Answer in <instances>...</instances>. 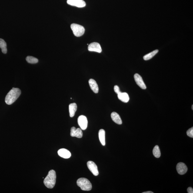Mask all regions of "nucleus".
Returning <instances> with one entry per match:
<instances>
[{
  "label": "nucleus",
  "mask_w": 193,
  "mask_h": 193,
  "mask_svg": "<svg viewBox=\"0 0 193 193\" xmlns=\"http://www.w3.org/2000/svg\"><path fill=\"white\" fill-rule=\"evenodd\" d=\"M99 138L100 142L103 146H105V131L104 130L101 129L99 131Z\"/></svg>",
  "instance_id": "16"
},
{
  "label": "nucleus",
  "mask_w": 193,
  "mask_h": 193,
  "mask_svg": "<svg viewBox=\"0 0 193 193\" xmlns=\"http://www.w3.org/2000/svg\"><path fill=\"white\" fill-rule=\"evenodd\" d=\"M111 117L113 121L118 124H121L122 122L121 117L116 112H113L111 114Z\"/></svg>",
  "instance_id": "15"
},
{
  "label": "nucleus",
  "mask_w": 193,
  "mask_h": 193,
  "mask_svg": "<svg viewBox=\"0 0 193 193\" xmlns=\"http://www.w3.org/2000/svg\"><path fill=\"white\" fill-rule=\"evenodd\" d=\"M187 192L188 193H193V189L191 187H188L187 188Z\"/></svg>",
  "instance_id": "24"
},
{
  "label": "nucleus",
  "mask_w": 193,
  "mask_h": 193,
  "mask_svg": "<svg viewBox=\"0 0 193 193\" xmlns=\"http://www.w3.org/2000/svg\"><path fill=\"white\" fill-rule=\"evenodd\" d=\"M58 155L63 158L67 159L71 157V154L68 150L64 148H61L58 151Z\"/></svg>",
  "instance_id": "12"
},
{
  "label": "nucleus",
  "mask_w": 193,
  "mask_h": 193,
  "mask_svg": "<svg viewBox=\"0 0 193 193\" xmlns=\"http://www.w3.org/2000/svg\"><path fill=\"white\" fill-rule=\"evenodd\" d=\"M67 3L69 5L78 8H83L86 6L85 2L83 0H67Z\"/></svg>",
  "instance_id": "6"
},
{
  "label": "nucleus",
  "mask_w": 193,
  "mask_h": 193,
  "mask_svg": "<svg viewBox=\"0 0 193 193\" xmlns=\"http://www.w3.org/2000/svg\"><path fill=\"white\" fill-rule=\"evenodd\" d=\"M78 123L81 130H84L86 129L88 126V120L85 116H79L78 119Z\"/></svg>",
  "instance_id": "5"
},
{
  "label": "nucleus",
  "mask_w": 193,
  "mask_h": 193,
  "mask_svg": "<svg viewBox=\"0 0 193 193\" xmlns=\"http://www.w3.org/2000/svg\"><path fill=\"white\" fill-rule=\"evenodd\" d=\"M134 77L136 83L140 88L144 89H146V86L143 81L142 77L139 74L137 73L135 74L134 75Z\"/></svg>",
  "instance_id": "9"
},
{
  "label": "nucleus",
  "mask_w": 193,
  "mask_h": 193,
  "mask_svg": "<svg viewBox=\"0 0 193 193\" xmlns=\"http://www.w3.org/2000/svg\"><path fill=\"white\" fill-rule=\"evenodd\" d=\"M21 93V91L19 89L13 88L6 96V104L8 105H11L13 104L16 101Z\"/></svg>",
  "instance_id": "1"
},
{
  "label": "nucleus",
  "mask_w": 193,
  "mask_h": 193,
  "mask_svg": "<svg viewBox=\"0 0 193 193\" xmlns=\"http://www.w3.org/2000/svg\"><path fill=\"white\" fill-rule=\"evenodd\" d=\"M89 83L92 91L95 93H97L98 92L99 88L98 84L95 80L91 79L89 81Z\"/></svg>",
  "instance_id": "13"
},
{
  "label": "nucleus",
  "mask_w": 193,
  "mask_h": 193,
  "mask_svg": "<svg viewBox=\"0 0 193 193\" xmlns=\"http://www.w3.org/2000/svg\"><path fill=\"white\" fill-rule=\"evenodd\" d=\"M71 136L73 137L81 138L83 136L82 131L79 128L76 129L75 127H71Z\"/></svg>",
  "instance_id": "11"
},
{
  "label": "nucleus",
  "mask_w": 193,
  "mask_h": 193,
  "mask_svg": "<svg viewBox=\"0 0 193 193\" xmlns=\"http://www.w3.org/2000/svg\"><path fill=\"white\" fill-rule=\"evenodd\" d=\"M7 46L5 41L2 39L0 38V48L1 49V51L4 54L7 53Z\"/></svg>",
  "instance_id": "18"
},
{
  "label": "nucleus",
  "mask_w": 193,
  "mask_h": 193,
  "mask_svg": "<svg viewBox=\"0 0 193 193\" xmlns=\"http://www.w3.org/2000/svg\"><path fill=\"white\" fill-rule=\"evenodd\" d=\"M192 110H193V105H192Z\"/></svg>",
  "instance_id": "26"
},
{
  "label": "nucleus",
  "mask_w": 193,
  "mask_h": 193,
  "mask_svg": "<svg viewBox=\"0 0 193 193\" xmlns=\"http://www.w3.org/2000/svg\"><path fill=\"white\" fill-rule=\"evenodd\" d=\"M56 179V175L55 172L54 170H51L49 172L48 175L44 179V185L48 188H52L55 185Z\"/></svg>",
  "instance_id": "2"
},
{
  "label": "nucleus",
  "mask_w": 193,
  "mask_h": 193,
  "mask_svg": "<svg viewBox=\"0 0 193 193\" xmlns=\"http://www.w3.org/2000/svg\"><path fill=\"white\" fill-rule=\"evenodd\" d=\"M77 185L83 191H90L92 188L91 183L87 178H79L77 180Z\"/></svg>",
  "instance_id": "3"
},
{
  "label": "nucleus",
  "mask_w": 193,
  "mask_h": 193,
  "mask_svg": "<svg viewBox=\"0 0 193 193\" xmlns=\"http://www.w3.org/2000/svg\"><path fill=\"white\" fill-rule=\"evenodd\" d=\"M89 51H95V52L100 53L102 51L101 45L100 44L97 42L91 43L89 45L88 47Z\"/></svg>",
  "instance_id": "8"
},
{
  "label": "nucleus",
  "mask_w": 193,
  "mask_h": 193,
  "mask_svg": "<svg viewBox=\"0 0 193 193\" xmlns=\"http://www.w3.org/2000/svg\"><path fill=\"white\" fill-rule=\"evenodd\" d=\"M69 112L70 117H73L75 115V112L77 110V105L75 103H72L69 104Z\"/></svg>",
  "instance_id": "17"
},
{
  "label": "nucleus",
  "mask_w": 193,
  "mask_h": 193,
  "mask_svg": "<svg viewBox=\"0 0 193 193\" xmlns=\"http://www.w3.org/2000/svg\"><path fill=\"white\" fill-rule=\"evenodd\" d=\"M114 91H115L117 94H118L121 92L120 91L119 87L117 85L114 86Z\"/></svg>",
  "instance_id": "23"
},
{
  "label": "nucleus",
  "mask_w": 193,
  "mask_h": 193,
  "mask_svg": "<svg viewBox=\"0 0 193 193\" xmlns=\"http://www.w3.org/2000/svg\"><path fill=\"white\" fill-rule=\"evenodd\" d=\"M27 61L31 64H35L38 62V60L37 58L32 56H28L26 58Z\"/></svg>",
  "instance_id": "21"
},
{
  "label": "nucleus",
  "mask_w": 193,
  "mask_h": 193,
  "mask_svg": "<svg viewBox=\"0 0 193 193\" xmlns=\"http://www.w3.org/2000/svg\"><path fill=\"white\" fill-rule=\"evenodd\" d=\"M153 154L156 158H158L161 156V152L158 146H156L153 150Z\"/></svg>",
  "instance_id": "20"
},
{
  "label": "nucleus",
  "mask_w": 193,
  "mask_h": 193,
  "mask_svg": "<svg viewBox=\"0 0 193 193\" xmlns=\"http://www.w3.org/2000/svg\"><path fill=\"white\" fill-rule=\"evenodd\" d=\"M87 167L89 169L94 175L97 176L98 175L99 172L96 164L92 161H89L87 163Z\"/></svg>",
  "instance_id": "7"
},
{
  "label": "nucleus",
  "mask_w": 193,
  "mask_h": 193,
  "mask_svg": "<svg viewBox=\"0 0 193 193\" xmlns=\"http://www.w3.org/2000/svg\"><path fill=\"white\" fill-rule=\"evenodd\" d=\"M71 27L74 35L77 37H81L85 32V29L82 26L77 24H71Z\"/></svg>",
  "instance_id": "4"
},
{
  "label": "nucleus",
  "mask_w": 193,
  "mask_h": 193,
  "mask_svg": "<svg viewBox=\"0 0 193 193\" xmlns=\"http://www.w3.org/2000/svg\"><path fill=\"white\" fill-rule=\"evenodd\" d=\"M187 134L188 136L193 138V127H191L187 131Z\"/></svg>",
  "instance_id": "22"
},
{
  "label": "nucleus",
  "mask_w": 193,
  "mask_h": 193,
  "mask_svg": "<svg viewBox=\"0 0 193 193\" xmlns=\"http://www.w3.org/2000/svg\"><path fill=\"white\" fill-rule=\"evenodd\" d=\"M153 193L154 192H152L150 191L144 192H142V193Z\"/></svg>",
  "instance_id": "25"
},
{
  "label": "nucleus",
  "mask_w": 193,
  "mask_h": 193,
  "mask_svg": "<svg viewBox=\"0 0 193 193\" xmlns=\"http://www.w3.org/2000/svg\"><path fill=\"white\" fill-rule=\"evenodd\" d=\"M119 99L124 103L128 102L130 100V97L128 94L125 92H120L117 94Z\"/></svg>",
  "instance_id": "14"
},
{
  "label": "nucleus",
  "mask_w": 193,
  "mask_h": 193,
  "mask_svg": "<svg viewBox=\"0 0 193 193\" xmlns=\"http://www.w3.org/2000/svg\"><path fill=\"white\" fill-rule=\"evenodd\" d=\"M176 170L179 174L183 175L187 172L188 168L184 163L180 162L177 164Z\"/></svg>",
  "instance_id": "10"
},
{
  "label": "nucleus",
  "mask_w": 193,
  "mask_h": 193,
  "mask_svg": "<svg viewBox=\"0 0 193 193\" xmlns=\"http://www.w3.org/2000/svg\"><path fill=\"white\" fill-rule=\"evenodd\" d=\"M158 52V50H155L153 51L152 52L149 53L147 54H146L144 57V59L145 61L150 60L153 58L156 54H157Z\"/></svg>",
  "instance_id": "19"
}]
</instances>
